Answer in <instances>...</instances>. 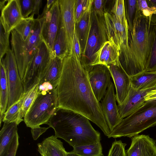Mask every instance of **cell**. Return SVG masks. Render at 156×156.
<instances>
[{"label": "cell", "mask_w": 156, "mask_h": 156, "mask_svg": "<svg viewBox=\"0 0 156 156\" xmlns=\"http://www.w3.org/2000/svg\"><path fill=\"white\" fill-rule=\"evenodd\" d=\"M126 18L128 22L129 31L132 30L133 23L139 9L137 0H124Z\"/></svg>", "instance_id": "obj_30"}, {"label": "cell", "mask_w": 156, "mask_h": 156, "mask_svg": "<svg viewBox=\"0 0 156 156\" xmlns=\"http://www.w3.org/2000/svg\"><path fill=\"white\" fill-rule=\"evenodd\" d=\"M1 11L0 23L6 33H10L24 18L19 0H8Z\"/></svg>", "instance_id": "obj_17"}, {"label": "cell", "mask_w": 156, "mask_h": 156, "mask_svg": "<svg viewBox=\"0 0 156 156\" xmlns=\"http://www.w3.org/2000/svg\"><path fill=\"white\" fill-rule=\"evenodd\" d=\"M72 151L81 156H104L100 142L73 147Z\"/></svg>", "instance_id": "obj_28"}, {"label": "cell", "mask_w": 156, "mask_h": 156, "mask_svg": "<svg viewBox=\"0 0 156 156\" xmlns=\"http://www.w3.org/2000/svg\"><path fill=\"white\" fill-rule=\"evenodd\" d=\"M0 131V156H5L16 133L18 132L16 122H4Z\"/></svg>", "instance_id": "obj_23"}, {"label": "cell", "mask_w": 156, "mask_h": 156, "mask_svg": "<svg viewBox=\"0 0 156 156\" xmlns=\"http://www.w3.org/2000/svg\"><path fill=\"white\" fill-rule=\"evenodd\" d=\"M42 0H34L33 11L31 15H39V10L42 5Z\"/></svg>", "instance_id": "obj_43"}, {"label": "cell", "mask_w": 156, "mask_h": 156, "mask_svg": "<svg viewBox=\"0 0 156 156\" xmlns=\"http://www.w3.org/2000/svg\"><path fill=\"white\" fill-rule=\"evenodd\" d=\"M107 1L104 0H93L92 6V12L99 16H104L105 13L108 12L107 7Z\"/></svg>", "instance_id": "obj_37"}, {"label": "cell", "mask_w": 156, "mask_h": 156, "mask_svg": "<svg viewBox=\"0 0 156 156\" xmlns=\"http://www.w3.org/2000/svg\"><path fill=\"white\" fill-rule=\"evenodd\" d=\"M19 136L17 132L16 134L7 154L5 156H16L19 144Z\"/></svg>", "instance_id": "obj_40"}, {"label": "cell", "mask_w": 156, "mask_h": 156, "mask_svg": "<svg viewBox=\"0 0 156 156\" xmlns=\"http://www.w3.org/2000/svg\"><path fill=\"white\" fill-rule=\"evenodd\" d=\"M137 4L139 9L144 16L149 17L156 14V7L149 6L146 1L137 0Z\"/></svg>", "instance_id": "obj_38"}, {"label": "cell", "mask_w": 156, "mask_h": 156, "mask_svg": "<svg viewBox=\"0 0 156 156\" xmlns=\"http://www.w3.org/2000/svg\"><path fill=\"white\" fill-rule=\"evenodd\" d=\"M126 144L115 140L112 143L107 156H127L125 149Z\"/></svg>", "instance_id": "obj_34"}, {"label": "cell", "mask_w": 156, "mask_h": 156, "mask_svg": "<svg viewBox=\"0 0 156 156\" xmlns=\"http://www.w3.org/2000/svg\"><path fill=\"white\" fill-rule=\"evenodd\" d=\"M130 78L131 86L134 89L144 90L156 88V72L144 71L130 76Z\"/></svg>", "instance_id": "obj_24"}, {"label": "cell", "mask_w": 156, "mask_h": 156, "mask_svg": "<svg viewBox=\"0 0 156 156\" xmlns=\"http://www.w3.org/2000/svg\"><path fill=\"white\" fill-rule=\"evenodd\" d=\"M0 60L5 69L9 87L7 109L21 98L24 91L16 60L12 49H10L6 53L4 58Z\"/></svg>", "instance_id": "obj_10"}, {"label": "cell", "mask_w": 156, "mask_h": 156, "mask_svg": "<svg viewBox=\"0 0 156 156\" xmlns=\"http://www.w3.org/2000/svg\"><path fill=\"white\" fill-rule=\"evenodd\" d=\"M27 93L24 94L21 98L7 109L4 114L2 122H16L19 125L24 119L20 117V113L23 101Z\"/></svg>", "instance_id": "obj_27"}, {"label": "cell", "mask_w": 156, "mask_h": 156, "mask_svg": "<svg viewBox=\"0 0 156 156\" xmlns=\"http://www.w3.org/2000/svg\"><path fill=\"white\" fill-rule=\"evenodd\" d=\"M58 108L56 89L39 92L24 118V122L27 127L31 129L47 124Z\"/></svg>", "instance_id": "obj_6"}, {"label": "cell", "mask_w": 156, "mask_h": 156, "mask_svg": "<svg viewBox=\"0 0 156 156\" xmlns=\"http://www.w3.org/2000/svg\"><path fill=\"white\" fill-rule=\"evenodd\" d=\"M56 90L58 108L80 113L96 125L105 135L110 131L103 113L101 103L95 98L88 77V72L74 49L63 60L62 73Z\"/></svg>", "instance_id": "obj_1"}, {"label": "cell", "mask_w": 156, "mask_h": 156, "mask_svg": "<svg viewBox=\"0 0 156 156\" xmlns=\"http://www.w3.org/2000/svg\"><path fill=\"white\" fill-rule=\"evenodd\" d=\"M50 127H41L39 126L35 128H31V131L34 140H37L41 134L46 132Z\"/></svg>", "instance_id": "obj_42"}, {"label": "cell", "mask_w": 156, "mask_h": 156, "mask_svg": "<svg viewBox=\"0 0 156 156\" xmlns=\"http://www.w3.org/2000/svg\"><path fill=\"white\" fill-rule=\"evenodd\" d=\"M63 60L57 57H51L43 76L39 84L44 82L49 83L56 89L62 73Z\"/></svg>", "instance_id": "obj_22"}, {"label": "cell", "mask_w": 156, "mask_h": 156, "mask_svg": "<svg viewBox=\"0 0 156 156\" xmlns=\"http://www.w3.org/2000/svg\"><path fill=\"white\" fill-rule=\"evenodd\" d=\"M76 0H58L61 21L65 31L69 54L73 48V38L76 24Z\"/></svg>", "instance_id": "obj_13"}, {"label": "cell", "mask_w": 156, "mask_h": 156, "mask_svg": "<svg viewBox=\"0 0 156 156\" xmlns=\"http://www.w3.org/2000/svg\"><path fill=\"white\" fill-rule=\"evenodd\" d=\"M42 22V18L37 17L35 19L31 34L26 41L21 38L14 29L11 32L12 50L16 60L22 81L39 44L43 40L41 33Z\"/></svg>", "instance_id": "obj_4"}, {"label": "cell", "mask_w": 156, "mask_h": 156, "mask_svg": "<svg viewBox=\"0 0 156 156\" xmlns=\"http://www.w3.org/2000/svg\"><path fill=\"white\" fill-rule=\"evenodd\" d=\"M145 71L156 72V32Z\"/></svg>", "instance_id": "obj_35"}, {"label": "cell", "mask_w": 156, "mask_h": 156, "mask_svg": "<svg viewBox=\"0 0 156 156\" xmlns=\"http://www.w3.org/2000/svg\"><path fill=\"white\" fill-rule=\"evenodd\" d=\"M19 1L23 18L28 17L32 13L34 0H19Z\"/></svg>", "instance_id": "obj_39"}, {"label": "cell", "mask_w": 156, "mask_h": 156, "mask_svg": "<svg viewBox=\"0 0 156 156\" xmlns=\"http://www.w3.org/2000/svg\"><path fill=\"white\" fill-rule=\"evenodd\" d=\"M152 16H144L138 9L133 29L129 30L130 56L126 72L130 76L145 70L156 32V22Z\"/></svg>", "instance_id": "obj_3"}, {"label": "cell", "mask_w": 156, "mask_h": 156, "mask_svg": "<svg viewBox=\"0 0 156 156\" xmlns=\"http://www.w3.org/2000/svg\"><path fill=\"white\" fill-rule=\"evenodd\" d=\"M41 18L42 19V38L49 48L51 53L61 23L58 0H55L49 10Z\"/></svg>", "instance_id": "obj_11"}, {"label": "cell", "mask_w": 156, "mask_h": 156, "mask_svg": "<svg viewBox=\"0 0 156 156\" xmlns=\"http://www.w3.org/2000/svg\"><path fill=\"white\" fill-rule=\"evenodd\" d=\"M0 126L6 111L9 99V90L5 68L0 60Z\"/></svg>", "instance_id": "obj_25"}, {"label": "cell", "mask_w": 156, "mask_h": 156, "mask_svg": "<svg viewBox=\"0 0 156 156\" xmlns=\"http://www.w3.org/2000/svg\"><path fill=\"white\" fill-rule=\"evenodd\" d=\"M147 1L149 2L151 5H150V7L154 6L156 7V0H149Z\"/></svg>", "instance_id": "obj_46"}, {"label": "cell", "mask_w": 156, "mask_h": 156, "mask_svg": "<svg viewBox=\"0 0 156 156\" xmlns=\"http://www.w3.org/2000/svg\"><path fill=\"white\" fill-rule=\"evenodd\" d=\"M120 64L119 54L115 47L109 41H106L95 53L91 64V69L96 65Z\"/></svg>", "instance_id": "obj_19"}, {"label": "cell", "mask_w": 156, "mask_h": 156, "mask_svg": "<svg viewBox=\"0 0 156 156\" xmlns=\"http://www.w3.org/2000/svg\"><path fill=\"white\" fill-rule=\"evenodd\" d=\"M110 12L116 20L121 23L125 25L128 23L126 16L124 0L114 1Z\"/></svg>", "instance_id": "obj_32"}, {"label": "cell", "mask_w": 156, "mask_h": 156, "mask_svg": "<svg viewBox=\"0 0 156 156\" xmlns=\"http://www.w3.org/2000/svg\"><path fill=\"white\" fill-rule=\"evenodd\" d=\"M145 101L156 102V89L148 93L144 97Z\"/></svg>", "instance_id": "obj_44"}, {"label": "cell", "mask_w": 156, "mask_h": 156, "mask_svg": "<svg viewBox=\"0 0 156 156\" xmlns=\"http://www.w3.org/2000/svg\"><path fill=\"white\" fill-rule=\"evenodd\" d=\"M51 58V52L44 40L39 44L22 80L24 93L38 84Z\"/></svg>", "instance_id": "obj_9"}, {"label": "cell", "mask_w": 156, "mask_h": 156, "mask_svg": "<svg viewBox=\"0 0 156 156\" xmlns=\"http://www.w3.org/2000/svg\"><path fill=\"white\" fill-rule=\"evenodd\" d=\"M104 18V27L108 40L118 51L120 64L126 72L130 56L128 23L122 24L109 12L105 13Z\"/></svg>", "instance_id": "obj_7"}, {"label": "cell", "mask_w": 156, "mask_h": 156, "mask_svg": "<svg viewBox=\"0 0 156 156\" xmlns=\"http://www.w3.org/2000/svg\"><path fill=\"white\" fill-rule=\"evenodd\" d=\"M93 1L90 0L88 6L80 20L75 24V31L80 41L81 56L85 51L90 30Z\"/></svg>", "instance_id": "obj_20"}, {"label": "cell", "mask_w": 156, "mask_h": 156, "mask_svg": "<svg viewBox=\"0 0 156 156\" xmlns=\"http://www.w3.org/2000/svg\"><path fill=\"white\" fill-rule=\"evenodd\" d=\"M90 0H76L75 18L76 23L80 20L83 13L88 7Z\"/></svg>", "instance_id": "obj_36"}, {"label": "cell", "mask_w": 156, "mask_h": 156, "mask_svg": "<svg viewBox=\"0 0 156 156\" xmlns=\"http://www.w3.org/2000/svg\"><path fill=\"white\" fill-rule=\"evenodd\" d=\"M153 88L144 90L134 89L131 87L129 91L122 103L118 105L119 114L123 119L130 115L143 105L145 102L144 97L152 90Z\"/></svg>", "instance_id": "obj_15"}, {"label": "cell", "mask_w": 156, "mask_h": 156, "mask_svg": "<svg viewBox=\"0 0 156 156\" xmlns=\"http://www.w3.org/2000/svg\"><path fill=\"white\" fill-rule=\"evenodd\" d=\"M127 156H156V141L149 136L137 135L132 138Z\"/></svg>", "instance_id": "obj_18"}, {"label": "cell", "mask_w": 156, "mask_h": 156, "mask_svg": "<svg viewBox=\"0 0 156 156\" xmlns=\"http://www.w3.org/2000/svg\"><path fill=\"white\" fill-rule=\"evenodd\" d=\"M68 54L65 31L61 21V26L51 53V57H55L63 59Z\"/></svg>", "instance_id": "obj_26"}, {"label": "cell", "mask_w": 156, "mask_h": 156, "mask_svg": "<svg viewBox=\"0 0 156 156\" xmlns=\"http://www.w3.org/2000/svg\"><path fill=\"white\" fill-rule=\"evenodd\" d=\"M67 156H81L80 155L73 152L72 151L68 152Z\"/></svg>", "instance_id": "obj_47"}, {"label": "cell", "mask_w": 156, "mask_h": 156, "mask_svg": "<svg viewBox=\"0 0 156 156\" xmlns=\"http://www.w3.org/2000/svg\"><path fill=\"white\" fill-rule=\"evenodd\" d=\"M116 100L114 84L111 81L101 103L102 110L110 132L122 120L119 114Z\"/></svg>", "instance_id": "obj_14"}, {"label": "cell", "mask_w": 156, "mask_h": 156, "mask_svg": "<svg viewBox=\"0 0 156 156\" xmlns=\"http://www.w3.org/2000/svg\"><path fill=\"white\" fill-rule=\"evenodd\" d=\"M78 58L80 60L81 58L80 45L77 34L75 31L73 38V48Z\"/></svg>", "instance_id": "obj_41"}, {"label": "cell", "mask_w": 156, "mask_h": 156, "mask_svg": "<svg viewBox=\"0 0 156 156\" xmlns=\"http://www.w3.org/2000/svg\"><path fill=\"white\" fill-rule=\"evenodd\" d=\"M0 57L2 59L10 49L9 40L10 33L5 32L0 23Z\"/></svg>", "instance_id": "obj_33"}, {"label": "cell", "mask_w": 156, "mask_h": 156, "mask_svg": "<svg viewBox=\"0 0 156 156\" xmlns=\"http://www.w3.org/2000/svg\"><path fill=\"white\" fill-rule=\"evenodd\" d=\"M37 146L41 156H67L63 143L55 135L46 138Z\"/></svg>", "instance_id": "obj_21"}, {"label": "cell", "mask_w": 156, "mask_h": 156, "mask_svg": "<svg viewBox=\"0 0 156 156\" xmlns=\"http://www.w3.org/2000/svg\"><path fill=\"white\" fill-rule=\"evenodd\" d=\"M109 69L116 90V98L118 105H120L127 96L131 87L130 76L121 64L106 66Z\"/></svg>", "instance_id": "obj_16"}, {"label": "cell", "mask_w": 156, "mask_h": 156, "mask_svg": "<svg viewBox=\"0 0 156 156\" xmlns=\"http://www.w3.org/2000/svg\"><path fill=\"white\" fill-rule=\"evenodd\" d=\"M38 84L34 86L27 92L24 99L20 113L21 119L25 115L31 107L38 93Z\"/></svg>", "instance_id": "obj_31"}, {"label": "cell", "mask_w": 156, "mask_h": 156, "mask_svg": "<svg viewBox=\"0 0 156 156\" xmlns=\"http://www.w3.org/2000/svg\"><path fill=\"white\" fill-rule=\"evenodd\" d=\"M8 0H1L0 2V9L1 10L5 6V3Z\"/></svg>", "instance_id": "obj_45"}, {"label": "cell", "mask_w": 156, "mask_h": 156, "mask_svg": "<svg viewBox=\"0 0 156 156\" xmlns=\"http://www.w3.org/2000/svg\"><path fill=\"white\" fill-rule=\"evenodd\" d=\"M110 71L105 65L94 66L88 72L90 84L97 100L99 102L105 95L111 81Z\"/></svg>", "instance_id": "obj_12"}, {"label": "cell", "mask_w": 156, "mask_h": 156, "mask_svg": "<svg viewBox=\"0 0 156 156\" xmlns=\"http://www.w3.org/2000/svg\"><path fill=\"white\" fill-rule=\"evenodd\" d=\"M34 17V15H31L23 18L14 29L25 41L29 38L33 27L35 20Z\"/></svg>", "instance_id": "obj_29"}, {"label": "cell", "mask_w": 156, "mask_h": 156, "mask_svg": "<svg viewBox=\"0 0 156 156\" xmlns=\"http://www.w3.org/2000/svg\"><path fill=\"white\" fill-rule=\"evenodd\" d=\"M47 124L54 129L55 136L73 147L101 140L100 133L93 128L88 118L70 110L58 108Z\"/></svg>", "instance_id": "obj_2"}, {"label": "cell", "mask_w": 156, "mask_h": 156, "mask_svg": "<svg viewBox=\"0 0 156 156\" xmlns=\"http://www.w3.org/2000/svg\"><path fill=\"white\" fill-rule=\"evenodd\" d=\"M156 125V102L146 101L134 112L122 119L108 138H132Z\"/></svg>", "instance_id": "obj_5"}, {"label": "cell", "mask_w": 156, "mask_h": 156, "mask_svg": "<svg viewBox=\"0 0 156 156\" xmlns=\"http://www.w3.org/2000/svg\"><path fill=\"white\" fill-rule=\"evenodd\" d=\"M104 16H99L92 11L90 30L85 49L80 62L88 72L95 53L108 40L104 27Z\"/></svg>", "instance_id": "obj_8"}]
</instances>
